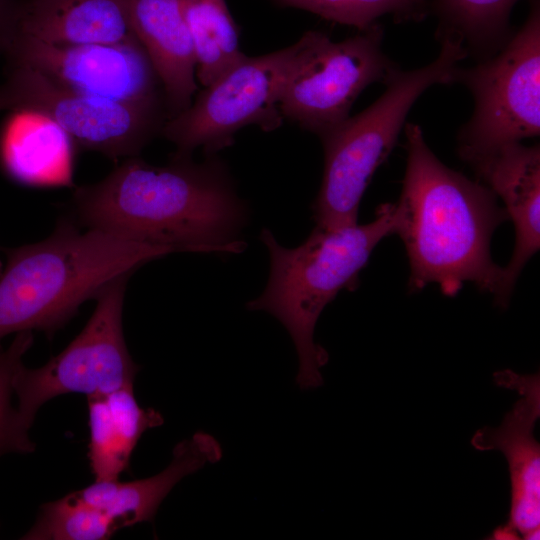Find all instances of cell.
Listing matches in <instances>:
<instances>
[{"label": "cell", "instance_id": "24", "mask_svg": "<svg viewBox=\"0 0 540 540\" xmlns=\"http://www.w3.org/2000/svg\"><path fill=\"white\" fill-rule=\"evenodd\" d=\"M106 400L120 441L130 455L145 431L163 424V417L157 410L138 404L133 385L107 394Z\"/></svg>", "mask_w": 540, "mask_h": 540}, {"label": "cell", "instance_id": "22", "mask_svg": "<svg viewBox=\"0 0 540 540\" xmlns=\"http://www.w3.org/2000/svg\"><path fill=\"white\" fill-rule=\"evenodd\" d=\"M33 344L32 331L16 333L11 344L0 348V456L7 453H30L35 446L17 422L12 405L13 381L23 357Z\"/></svg>", "mask_w": 540, "mask_h": 540}, {"label": "cell", "instance_id": "1", "mask_svg": "<svg viewBox=\"0 0 540 540\" xmlns=\"http://www.w3.org/2000/svg\"><path fill=\"white\" fill-rule=\"evenodd\" d=\"M70 205L73 220L87 229L174 253L238 254L247 246L241 239L247 203L216 155L197 163L191 156L173 154L163 166L128 157L101 181L77 187Z\"/></svg>", "mask_w": 540, "mask_h": 540}, {"label": "cell", "instance_id": "6", "mask_svg": "<svg viewBox=\"0 0 540 540\" xmlns=\"http://www.w3.org/2000/svg\"><path fill=\"white\" fill-rule=\"evenodd\" d=\"M314 30L294 44L260 56L245 55L199 92L184 111L167 119L161 134L174 154L191 156L201 147L207 156L229 147L248 125L270 132L281 126L280 101L287 83L307 55Z\"/></svg>", "mask_w": 540, "mask_h": 540}, {"label": "cell", "instance_id": "27", "mask_svg": "<svg viewBox=\"0 0 540 540\" xmlns=\"http://www.w3.org/2000/svg\"><path fill=\"white\" fill-rule=\"evenodd\" d=\"M3 267H4V266H3V264H2V262H1V260H0V275H1L2 271H3Z\"/></svg>", "mask_w": 540, "mask_h": 540}, {"label": "cell", "instance_id": "4", "mask_svg": "<svg viewBox=\"0 0 540 540\" xmlns=\"http://www.w3.org/2000/svg\"><path fill=\"white\" fill-rule=\"evenodd\" d=\"M395 232V204L384 203L365 224L327 229L315 226L299 246H282L264 228L260 239L270 257L269 278L263 292L246 304L248 310L266 311L289 332L299 358L296 383L307 390L322 385L320 369L327 351L314 342L316 322L343 289L354 290L372 251Z\"/></svg>", "mask_w": 540, "mask_h": 540}, {"label": "cell", "instance_id": "14", "mask_svg": "<svg viewBox=\"0 0 540 540\" xmlns=\"http://www.w3.org/2000/svg\"><path fill=\"white\" fill-rule=\"evenodd\" d=\"M219 442L206 432H196L173 449L170 464L158 474L140 480L95 481L74 491L84 502L110 516L118 529L153 521L168 493L185 476L222 458Z\"/></svg>", "mask_w": 540, "mask_h": 540}, {"label": "cell", "instance_id": "7", "mask_svg": "<svg viewBox=\"0 0 540 540\" xmlns=\"http://www.w3.org/2000/svg\"><path fill=\"white\" fill-rule=\"evenodd\" d=\"M454 84L472 95L473 112L457 133L459 157L470 164L506 144L540 134V3L506 45L472 67H458Z\"/></svg>", "mask_w": 540, "mask_h": 540}, {"label": "cell", "instance_id": "19", "mask_svg": "<svg viewBox=\"0 0 540 540\" xmlns=\"http://www.w3.org/2000/svg\"><path fill=\"white\" fill-rule=\"evenodd\" d=\"M196 60V77L206 87L241 60L239 29L225 0H181Z\"/></svg>", "mask_w": 540, "mask_h": 540}, {"label": "cell", "instance_id": "18", "mask_svg": "<svg viewBox=\"0 0 540 540\" xmlns=\"http://www.w3.org/2000/svg\"><path fill=\"white\" fill-rule=\"evenodd\" d=\"M520 0H431L435 38L459 43L475 62L491 58L514 33L510 15Z\"/></svg>", "mask_w": 540, "mask_h": 540}, {"label": "cell", "instance_id": "15", "mask_svg": "<svg viewBox=\"0 0 540 540\" xmlns=\"http://www.w3.org/2000/svg\"><path fill=\"white\" fill-rule=\"evenodd\" d=\"M133 32L161 81L168 119L187 109L197 91L196 60L181 0H130Z\"/></svg>", "mask_w": 540, "mask_h": 540}, {"label": "cell", "instance_id": "13", "mask_svg": "<svg viewBox=\"0 0 540 540\" xmlns=\"http://www.w3.org/2000/svg\"><path fill=\"white\" fill-rule=\"evenodd\" d=\"M469 165L477 180L503 201L514 225L515 245L504 266L513 289L524 266L540 248V146L506 144Z\"/></svg>", "mask_w": 540, "mask_h": 540}, {"label": "cell", "instance_id": "11", "mask_svg": "<svg viewBox=\"0 0 540 540\" xmlns=\"http://www.w3.org/2000/svg\"><path fill=\"white\" fill-rule=\"evenodd\" d=\"M4 56L7 66L35 69L83 94L130 104H165L159 76L138 39L56 45L18 32Z\"/></svg>", "mask_w": 540, "mask_h": 540}, {"label": "cell", "instance_id": "25", "mask_svg": "<svg viewBox=\"0 0 540 540\" xmlns=\"http://www.w3.org/2000/svg\"><path fill=\"white\" fill-rule=\"evenodd\" d=\"M24 0H0V54L10 48L19 28Z\"/></svg>", "mask_w": 540, "mask_h": 540}, {"label": "cell", "instance_id": "21", "mask_svg": "<svg viewBox=\"0 0 540 540\" xmlns=\"http://www.w3.org/2000/svg\"><path fill=\"white\" fill-rule=\"evenodd\" d=\"M277 3L314 13L321 18L358 31L376 24L385 15L397 23L419 22L428 13V0H274Z\"/></svg>", "mask_w": 540, "mask_h": 540}, {"label": "cell", "instance_id": "9", "mask_svg": "<svg viewBox=\"0 0 540 540\" xmlns=\"http://www.w3.org/2000/svg\"><path fill=\"white\" fill-rule=\"evenodd\" d=\"M0 106L38 112L56 123L77 149L111 159L138 156L168 119L165 104H130L90 96L26 66H7Z\"/></svg>", "mask_w": 540, "mask_h": 540}, {"label": "cell", "instance_id": "10", "mask_svg": "<svg viewBox=\"0 0 540 540\" xmlns=\"http://www.w3.org/2000/svg\"><path fill=\"white\" fill-rule=\"evenodd\" d=\"M378 23L342 41L314 31L312 44L280 101L284 119L319 137L350 116L358 96L385 84L398 65L384 52Z\"/></svg>", "mask_w": 540, "mask_h": 540}, {"label": "cell", "instance_id": "5", "mask_svg": "<svg viewBox=\"0 0 540 540\" xmlns=\"http://www.w3.org/2000/svg\"><path fill=\"white\" fill-rule=\"evenodd\" d=\"M466 58L459 43L441 41L433 61L411 70L398 68L371 105L320 136L324 171L312 206L316 226L334 229L358 223L363 194L397 144L412 106L430 87L454 84L459 63Z\"/></svg>", "mask_w": 540, "mask_h": 540}, {"label": "cell", "instance_id": "8", "mask_svg": "<svg viewBox=\"0 0 540 540\" xmlns=\"http://www.w3.org/2000/svg\"><path fill=\"white\" fill-rule=\"evenodd\" d=\"M130 276H119L99 291L92 316L63 351L39 368L23 364L17 371L13 381L15 408L25 434L29 435L40 407L59 395H107L134 384L139 367L129 354L122 323Z\"/></svg>", "mask_w": 540, "mask_h": 540}, {"label": "cell", "instance_id": "20", "mask_svg": "<svg viewBox=\"0 0 540 540\" xmlns=\"http://www.w3.org/2000/svg\"><path fill=\"white\" fill-rule=\"evenodd\" d=\"M118 530L113 519L75 492L41 506L26 540H104Z\"/></svg>", "mask_w": 540, "mask_h": 540}, {"label": "cell", "instance_id": "3", "mask_svg": "<svg viewBox=\"0 0 540 540\" xmlns=\"http://www.w3.org/2000/svg\"><path fill=\"white\" fill-rule=\"evenodd\" d=\"M4 251L0 339L33 330L52 335L111 280L174 253L100 229L82 232L70 218L44 240Z\"/></svg>", "mask_w": 540, "mask_h": 540}, {"label": "cell", "instance_id": "23", "mask_svg": "<svg viewBox=\"0 0 540 540\" xmlns=\"http://www.w3.org/2000/svg\"><path fill=\"white\" fill-rule=\"evenodd\" d=\"M89 460L95 481L118 480L131 455L124 449L112 421L106 395L89 396Z\"/></svg>", "mask_w": 540, "mask_h": 540}, {"label": "cell", "instance_id": "17", "mask_svg": "<svg viewBox=\"0 0 540 540\" xmlns=\"http://www.w3.org/2000/svg\"><path fill=\"white\" fill-rule=\"evenodd\" d=\"M129 4L130 0H24L18 32L56 45L131 41L137 37Z\"/></svg>", "mask_w": 540, "mask_h": 540}, {"label": "cell", "instance_id": "26", "mask_svg": "<svg viewBox=\"0 0 540 540\" xmlns=\"http://www.w3.org/2000/svg\"><path fill=\"white\" fill-rule=\"evenodd\" d=\"M490 539H501V540H507V539H519V534L516 530L508 526L507 524L503 526H499L491 534Z\"/></svg>", "mask_w": 540, "mask_h": 540}, {"label": "cell", "instance_id": "16", "mask_svg": "<svg viewBox=\"0 0 540 540\" xmlns=\"http://www.w3.org/2000/svg\"><path fill=\"white\" fill-rule=\"evenodd\" d=\"M0 131V165L13 181L26 186H70L76 146L46 116L10 110Z\"/></svg>", "mask_w": 540, "mask_h": 540}, {"label": "cell", "instance_id": "12", "mask_svg": "<svg viewBox=\"0 0 540 540\" xmlns=\"http://www.w3.org/2000/svg\"><path fill=\"white\" fill-rule=\"evenodd\" d=\"M498 386L515 390L519 399L499 427H483L471 439L476 450L500 451L507 460L511 483L508 526L520 538L540 535V446L534 427L540 417V376L506 369L494 374Z\"/></svg>", "mask_w": 540, "mask_h": 540}, {"label": "cell", "instance_id": "2", "mask_svg": "<svg viewBox=\"0 0 540 540\" xmlns=\"http://www.w3.org/2000/svg\"><path fill=\"white\" fill-rule=\"evenodd\" d=\"M404 132L407 159L394 234L406 249L409 292L437 284L455 296L469 282L505 309L513 289L490 251L494 231L508 220L504 208L486 185L441 162L418 124L406 122Z\"/></svg>", "mask_w": 540, "mask_h": 540}]
</instances>
